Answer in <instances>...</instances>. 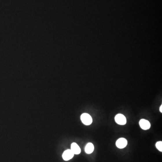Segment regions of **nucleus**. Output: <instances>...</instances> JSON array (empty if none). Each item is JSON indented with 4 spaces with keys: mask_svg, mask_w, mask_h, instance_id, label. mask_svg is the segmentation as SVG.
I'll list each match as a JSON object with an SVG mask.
<instances>
[{
    "mask_svg": "<svg viewBox=\"0 0 162 162\" xmlns=\"http://www.w3.org/2000/svg\"><path fill=\"white\" fill-rule=\"evenodd\" d=\"M81 119L82 123L86 125H90L92 123L91 117L87 113H84L81 116Z\"/></svg>",
    "mask_w": 162,
    "mask_h": 162,
    "instance_id": "f257e3e1",
    "label": "nucleus"
},
{
    "mask_svg": "<svg viewBox=\"0 0 162 162\" xmlns=\"http://www.w3.org/2000/svg\"><path fill=\"white\" fill-rule=\"evenodd\" d=\"M74 154L71 151L70 149L65 150L62 154V158L65 161H69L74 157Z\"/></svg>",
    "mask_w": 162,
    "mask_h": 162,
    "instance_id": "f03ea898",
    "label": "nucleus"
},
{
    "mask_svg": "<svg viewBox=\"0 0 162 162\" xmlns=\"http://www.w3.org/2000/svg\"><path fill=\"white\" fill-rule=\"evenodd\" d=\"M116 123L121 125H124L127 123V119L122 114H118L115 117Z\"/></svg>",
    "mask_w": 162,
    "mask_h": 162,
    "instance_id": "7ed1b4c3",
    "label": "nucleus"
},
{
    "mask_svg": "<svg viewBox=\"0 0 162 162\" xmlns=\"http://www.w3.org/2000/svg\"><path fill=\"white\" fill-rule=\"evenodd\" d=\"M128 144V141L124 138H120L117 141L116 145L119 149H123L126 147Z\"/></svg>",
    "mask_w": 162,
    "mask_h": 162,
    "instance_id": "20e7f679",
    "label": "nucleus"
},
{
    "mask_svg": "<svg viewBox=\"0 0 162 162\" xmlns=\"http://www.w3.org/2000/svg\"><path fill=\"white\" fill-rule=\"evenodd\" d=\"M139 125L142 129L144 130L149 129L150 128V124L147 120L142 119L139 122Z\"/></svg>",
    "mask_w": 162,
    "mask_h": 162,
    "instance_id": "39448f33",
    "label": "nucleus"
},
{
    "mask_svg": "<svg viewBox=\"0 0 162 162\" xmlns=\"http://www.w3.org/2000/svg\"><path fill=\"white\" fill-rule=\"evenodd\" d=\"M71 151L73 152V153L75 154H79L81 153V150L80 147L77 143H73L71 144Z\"/></svg>",
    "mask_w": 162,
    "mask_h": 162,
    "instance_id": "423d86ee",
    "label": "nucleus"
},
{
    "mask_svg": "<svg viewBox=\"0 0 162 162\" xmlns=\"http://www.w3.org/2000/svg\"><path fill=\"white\" fill-rule=\"evenodd\" d=\"M94 150V146L91 143H88L85 146V151L86 154H91L93 153Z\"/></svg>",
    "mask_w": 162,
    "mask_h": 162,
    "instance_id": "0eeeda50",
    "label": "nucleus"
},
{
    "mask_svg": "<svg viewBox=\"0 0 162 162\" xmlns=\"http://www.w3.org/2000/svg\"><path fill=\"white\" fill-rule=\"evenodd\" d=\"M156 147L159 151L162 152V142L158 141L156 143Z\"/></svg>",
    "mask_w": 162,
    "mask_h": 162,
    "instance_id": "6e6552de",
    "label": "nucleus"
},
{
    "mask_svg": "<svg viewBox=\"0 0 162 162\" xmlns=\"http://www.w3.org/2000/svg\"><path fill=\"white\" fill-rule=\"evenodd\" d=\"M160 112L162 113V105H161V106L160 107Z\"/></svg>",
    "mask_w": 162,
    "mask_h": 162,
    "instance_id": "1a4fd4ad",
    "label": "nucleus"
}]
</instances>
